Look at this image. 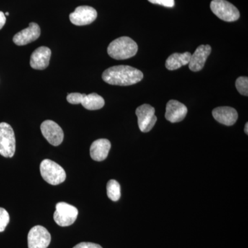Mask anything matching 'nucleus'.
Segmentation results:
<instances>
[{
  "label": "nucleus",
  "mask_w": 248,
  "mask_h": 248,
  "mask_svg": "<svg viewBox=\"0 0 248 248\" xmlns=\"http://www.w3.org/2000/svg\"><path fill=\"white\" fill-rule=\"evenodd\" d=\"M190 53H173L166 62V67L169 71H175L183 66L188 64L191 58Z\"/></svg>",
  "instance_id": "nucleus-18"
},
{
  "label": "nucleus",
  "mask_w": 248,
  "mask_h": 248,
  "mask_svg": "<svg viewBox=\"0 0 248 248\" xmlns=\"http://www.w3.org/2000/svg\"><path fill=\"white\" fill-rule=\"evenodd\" d=\"M51 50L48 47L41 46L36 49L31 57L30 64L33 69L45 70L48 66Z\"/></svg>",
  "instance_id": "nucleus-15"
},
{
  "label": "nucleus",
  "mask_w": 248,
  "mask_h": 248,
  "mask_svg": "<svg viewBox=\"0 0 248 248\" xmlns=\"http://www.w3.org/2000/svg\"><path fill=\"white\" fill-rule=\"evenodd\" d=\"M73 248H103L99 245L93 244V243L82 242L76 245Z\"/></svg>",
  "instance_id": "nucleus-23"
},
{
  "label": "nucleus",
  "mask_w": 248,
  "mask_h": 248,
  "mask_svg": "<svg viewBox=\"0 0 248 248\" xmlns=\"http://www.w3.org/2000/svg\"><path fill=\"white\" fill-rule=\"evenodd\" d=\"M152 4H159L165 7L172 8L174 6V0H148Z\"/></svg>",
  "instance_id": "nucleus-22"
},
{
  "label": "nucleus",
  "mask_w": 248,
  "mask_h": 248,
  "mask_svg": "<svg viewBox=\"0 0 248 248\" xmlns=\"http://www.w3.org/2000/svg\"><path fill=\"white\" fill-rule=\"evenodd\" d=\"M41 131L50 144L58 146L63 140V132L58 124L51 120H46L41 124Z\"/></svg>",
  "instance_id": "nucleus-10"
},
{
  "label": "nucleus",
  "mask_w": 248,
  "mask_h": 248,
  "mask_svg": "<svg viewBox=\"0 0 248 248\" xmlns=\"http://www.w3.org/2000/svg\"><path fill=\"white\" fill-rule=\"evenodd\" d=\"M4 15H5V16H9V13L6 12V14H4Z\"/></svg>",
  "instance_id": "nucleus-26"
},
{
  "label": "nucleus",
  "mask_w": 248,
  "mask_h": 248,
  "mask_svg": "<svg viewBox=\"0 0 248 248\" xmlns=\"http://www.w3.org/2000/svg\"><path fill=\"white\" fill-rule=\"evenodd\" d=\"M212 51V48L210 45H201L191 55L190 62H189V68L190 71L198 72L202 71L205 66V62Z\"/></svg>",
  "instance_id": "nucleus-13"
},
{
  "label": "nucleus",
  "mask_w": 248,
  "mask_h": 248,
  "mask_svg": "<svg viewBox=\"0 0 248 248\" xmlns=\"http://www.w3.org/2000/svg\"><path fill=\"white\" fill-rule=\"evenodd\" d=\"M10 221L9 214L4 208H0V232H4Z\"/></svg>",
  "instance_id": "nucleus-21"
},
{
  "label": "nucleus",
  "mask_w": 248,
  "mask_h": 248,
  "mask_svg": "<svg viewBox=\"0 0 248 248\" xmlns=\"http://www.w3.org/2000/svg\"><path fill=\"white\" fill-rule=\"evenodd\" d=\"M107 195L110 200L117 202L121 197L120 184L114 179L109 181L107 184Z\"/></svg>",
  "instance_id": "nucleus-19"
},
{
  "label": "nucleus",
  "mask_w": 248,
  "mask_h": 248,
  "mask_svg": "<svg viewBox=\"0 0 248 248\" xmlns=\"http://www.w3.org/2000/svg\"><path fill=\"white\" fill-rule=\"evenodd\" d=\"M66 99L71 104L77 105L81 104L85 108L89 110H99L105 105L104 98L97 93H91L90 94L79 93H70L67 96Z\"/></svg>",
  "instance_id": "nucleus-4"
},
{
  "label": "nucleus",
  "mask_w": 248,
  "mask_h": 248,
  "mask_svg": "<svg viewBox=\"0 0 248 248\" xmlns=\"http://www.w3.org/2000/svg\"><path fill=\"white\" fill-rule=\"evenodd\" d=\"M236 88L238 92L242 95H248V78L247 77H239L236 81Z\"/></svg>",
  "instance_id": "nucleus-20"
},
{
  "label": "nucleus",
  "mask_w": 248,
  "mask_h": 248,
  "mask_svg": "<svg viewBox=\"0 0 248 248\" xmlns=\"http://www.w3.org/2000/svg\"><path fill=\"white\" fill-rule=\"evenodd\" d=\"M6 16H5L4 13L0 11V30L2 29L5 24H6Z\"/></svg>",
  "instance_id": "nucleus-24"
},
{
  "label": "nucleus",
  "mask_w": 248,
  "mask_h": 248,
  "mask_svg": "<svg viewBox=\"0 0 248 248\" xmlns=\"http://www.w3.org/2000/svg\"><path fill=\"white\" fill-rule=\"evenodd\" d=\"M41 35L40 27L35 22L29 24V27L19 31L14 37V42L17 46H24L37 40Z\"/></svg>",
  "instance_id": "nucleus-12"
},
{
  "label": "nucleus",
  "mask_w": 248,
  "mask_h": 248,
  "mask_svg": "<svg viewBox=\"0 0 248 248\" xmlns=\"http://www.w3.org/2000/svg\"><path fill=\"white\" fill-rule=\"evenodd\" d=\"M16 149L14 129L6 122L0 123V155L6 158L14 156Z\"/></svg>",
  "instance_id": "nucleus-5"
},
{
  "label": "nucleus",
  "mask_w": 248,
  "mask_h": 248,
  "mask_svg": "<svg viewBox=\"0 0 248 248\" xmlns=\"http://www.w3.org/2000/svg\"><path fill=\"white\" fill-rule=\"evenodd\" d=\"M78 216V210L76 207L65 202L57 203L56 210L53 218L55 223L60 226H71L75 223Z\"/></svg>",
  "instance_id": "nucleus-7"
},
{
  "label": "nucleus",
  "mask_w": 248,
  "mask_h": 248,
  "mask_svg": "<svg viewBox=\"0 0 248 248\" xmlns=\"http://www.w3.org/2000/svg\"><path fill=\"white\" fill-rule=\"evenodd\" d=\"M138 44L128 37H121L112 41L108 47L109 56L117 60L133 58L138 53Z\"/></svg>",
  "instance_id": "nucleus-2"
},
{
  "label": "nucleus",
  "mask_w": 248,
  "mask_h": 248,
  "mask_svg": "<svg viewBox=\"0 0 248 248\" xmlns=\"http://www.w3.org/2000/svg\"><path fill=\"white\" fill-rule=\"evenodd\" d=\"M97 11L89 6H78L74 12L70 14V20L76 26H86L97 19Z\"/></svg>",
  "instance_id": "nucleus-11"
},
{
  "label": "nucleus",
  "mask_w": 248,
  "mask_h": 248,
  "mask_svg": "<svg viewBox=\"0 0 248 248\" xmlns=\"http://www.w3.org/2000/svg\"><path fill=\"white\" fill-rule=\"evenodd\" d=\"M110 148V142L107 139L96 140L93 142L90 148L91 158L94 161H104L107 159Z\"/></svg>",
  "instance_id": "nucleus-17"
},
{
  "label": "nucleus",
  "mask_w": 248,
  "mask_h": 248,
  "mask_svg": "<svg viewBox=\"0 0 248 248\" xmlns=\"http://www.w3.org/2000/svg\"><path fill=\"white\" fill-rule=\"evenodd\" d=\"M187 108L182 103L177 100H170L166 105V118L171 123H177L185 119Z\"/></svg>",
  "instance_id": "nucleus-14"
},
{
  "label": "nucleus",
  "mask_w": 248,
  "mask_h": 248,
  "mask_svg": "<svg viewBox=\"0 0 248 248\" xmlns=\"http://www.w3.org/2000/svg\"><path fill=\"white\" fill-rule=\"evenodd\" d=\"M138 116L139 128L142 133H148L153 128L156 124L155 109L149 104H143L136 110Z\"/></svg>",
  "instance_id": "nucleus-8"
},
{
  "label": "nucleus",
  "mask_w": 248,
  "mask_h": 248,
  "mask_svg": "<svg viewBox=\"0 0 248 248\" xmlns=\"http://www.w3.org/2000/svg\"><path fill=\"white\" fill-rule=\"evenodd\" d=\"M248 123H246V126H245V133H246V135L248 134Z\"/></svg>",
  "instance_id": "nucleus-25"
},
{
  "label": "nucleus",
  "mask_w": 248,
  "mask_h": 248,
  "mask_svg": "<svg viewBox=\"0 0 248 248\" xmlns=\"http://www.w3.org/2000/svg\"><path fill=\"white\" fill-rule=\"evenodd\" d=\"M210 9L215 16L225 22H235L240 17L237 8L226 0H213Z\"/></svg>",
  "instance_id": "nucleus-6"
},
{
  "label": "nucleus",
  "mask_w": 248,
  "mask_h": 248,
  "mask_svg": "<svg viewBox=\"0 0 248 248\" xmlns=\"http://www.w3.org/2000/svg\"><path fill=\"white\" fill-rule=\"evenodd\" d=\"M143 78L141 71L126 65L110 67L102 74V79L105 82L116 86H131L140 82Z\"/></svg>",
  "instance_id": "nucleus-1"
},
{
  "label": "nucleus",
  "mask_w": 248,
  "mask_h": 248,
  "mask_svg": "<svg viewBox=\"0 0 248 248\" xmlns=\"http://www.w3.org/2000/svg\"><path fill=\"white\" fill-rule=\"evenodd\" d=\"M51 241V236L45 227L34 226L28 234L29 248H47Z\"/></svg>",
  "instance_id": "nucleus-9"
},
{
  "label": "nucleus",
  "mask_w": 248,
  "mask_h": 248,
  "mask_svg": "<svg viewBox=\"0 0 248 248\" xmlns=\"http://www.w3.org/2000/svg\"><path fill=\"white\" fill-rule=\"evenodd\" d=\"M40 173L46 182L57 186L66 180V174L61 166L50 159H45L40 164Z\"/></svg>",
  "instance_id": "nucleus-3"
},
{
  "label": "nucleus",
  "mask_w": 248,
  "mask_h": 248,
  "mask_svg": "<svg viewBox=\"0 0 248 248\" xmlns=\"http://www.w3.org/2000/svg\"><path fill=\"white\" fill-rule=\"evenodd\" d=\"M214 118L223 125H232L238 119V113L234 108L231 107H218L213 110Z\"/></svg>",
  "instance_id": "nucleus-16"
}]
</instances>
